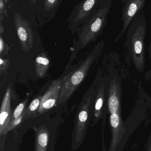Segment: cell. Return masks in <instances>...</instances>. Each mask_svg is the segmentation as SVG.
I'll return each mask as SVG.
<instances>
[{"mask_svg":"<svg viewBox=\"0 0 151 151\" xmlns=\"http://www.w3.org/2000/svg\"><path fill=\"white\" fill-rule=\"evenodd\" d=\"M9 62L6 60H4L2 59L1 58H0V66H1V72L4 71L5 69H7L9 66L8 63Z\"/></svg>","mask_w":151,"mask_h":151,"instance_id":"cell-17","label":"cell"},{"mask_svg":"<svg viewBox=\"0 0 151 151\" xmlns=\"http://www.w3.org/2000/svg\"><path fill=\"white\" fill-rule=\"evenodd\" d=\"M147 24L143 13L134 18L127 30L125 45L136 70L142 73L145 69V39Z\"/></svg>","mask_w":151,"mask_h":151,"instance_id":"cell-2","label":"cell"},{"mask_svg":"<svg viewBox=\"0 0 151 151\" xmlns=\"http://www.w3.org/2000/svg\"><path fill=\"white\" fill-rule=\"evenodd\" d=\"M27 99H28V98H27L23 102L20 104L18 105V106L16 107V109L13 112V114H12V119H14L19 118L25 111V109L26 105L27 103Z\"/></svg>","mask_w":151,"mask_h":151,"instance_id":"cell-15","label":"cell"},{"mask_svg":"<svg viewBox=\"0 0 151 151\" xmlns=\"http://www.w3.org/2000/svg\"><path fill=\"white\" fill-rule=\"evenodd\" d=\"M48 140V129L45 127H41L36 133L35 151H47Z\"/></svg>","mask_w":151,"mask_h":151,"instance_id":"cell-12","label":"cell"},{"mask_svg":"<svg viewBox=\"0 0 151 151\" xmlns=\"http://www.w3.org/2000/svg\"><path fill=\"white\" fill-rule=\"evenodd\" d=\"M33 4H35L37 0H30Z\"/></svg>","mask_w":151,"mask_h":151,"instance_id":"cell-23","label":"cell"},{"mask_svg":"<svg viewBox=\"0 0 151 151\" xmlns=\"http://www.w3.org/2000/svg\"><path fill=\"white\" fill-rule=\"evenodd\" d=\"M109 83L108 74L103 75L101 72L94 99V114L96 120L105 117L108 113Z\"/></svg>","mask_w":151,"mask_h":151,"instance_id":"cell-5","label":"cell"},{"mask_svg":"<svg viewBox=\"0 0 151 151\" xmlns=\"http://www.w3.org/2000/svg\"><path fill=\"white\" fill-rule=\"evenodd\" d=\"M121 1L123 5L121 16L122 28L120 33L115 39V42L118 41L127 30L133 19L144 8L146 0H121Z\"/></svg>","mask_w":151,"mask_h":151,"instance_id":"cell-6","label":"cell"},{"mask_svg":"<svg viewBox=\"0 0 151 151\" xmlns=\"http://www.w3.org/2000/svg\"><path fill=\"white\" fill-rule=\"evenodd\" d=\"M5 48H6V47H5V43H4L3 40L2 38L1 35V38H0V54H1V56L3 54L4 55V54Z\"/></svg>","mask_w":151,"mask_h":151,"instance_id":"cell-18","label":"cell"},{"mask_svg":"<svg viewBox=\"0 0 151 151\" xmlns=\"http://www.w3.org/2000/svg\"><path fill=\"white\" fill-rule=\"evenodd\" d=\"M11 90H6L2 102L0 113V136L5 134L7 129L12 119V114L11 106Z\"/></svg>","mask_w":151,"mask_h":151,"instance_id":"cell-9","label":"cell"},{"mask_svg":"<svg viewBox=\"0 0 151 151\" xmlns=\"http://www.w3.org/2000/svg\"><path fill=\"white\" fill-rule=\"evenodd\" d=\"M62 0H40L37 10L38 18L43 23L50 21L54 17Z\"/></svg>","mask_w":151,"mask_h":151,"instance_id":"cell-11","label":"cell"},{"mask_svg":"<svg viewBox=\"0 0 151 151\" xmlns=\"http://www.w3.org/2000/svg\"><path fill=\"white\" fill-rule=\"evenodd\" d=\"M4 32V29L3 27L1 21V28H0V33H1V35Z\"/></svg>","mask_w":151,"mask_h":151,"instance_id":"cell-21","label":"cell"},{"mask_svg":"<svg viewBox=\"0 0 151 151\" xmlns=\"http://www.w3.org/2000/svg\"><path fill=\"white\" fill-rule=\"evenodd\" d=\"M104 0H82L73 9L67 19L68 27L72 32H77L78 28L88 20Z\"/></svg>","mask_w":151,"mask_h":151,"instance_id":"cell-4","label":"cell"},{"mask_svg":"<svg viewBox=\"0 0 151 151\" xmlns=\"http://www.w3.org/2000/svg\"><path fill=\"white\" fill-rule=\"evenodd\" d=\"M112 2L113 0H104L88 20L78 28L77 40L72 48L71 61L75 58L80 50L95 42L103 33Z\"/></svg>","mask_w":151,"mask_h":151,"instance_id":"cell-1","label":"cell"},{"mask_svg":"<svg viewBox=\"0 0 151 151\" xmlns=\"http://www.w3.org/2000/svg\"><path fill=\"white\" fill-rule=\"evenodd\" d=\"M25 111L19 118L12 119L11 122L10 123L9 127H8V129H7V133L8 131L10 130L11 129H12L13 128L15 127L16 126L20 124V122L22 121L23 117H24V116H25Z\"/></svg>","mask_w":151,"mask_h":151,"instance_id":"cell-16","label":"cell"},{"mask_svg":"<svg viewBox=\"0 0 151 151\" xmlns=\"http://www.w3.org/2000/svg\"><path fill=\"white\" fill-rule=\"evenodd\" d=\"M151 137V135H150ZM147 151H151V138L150 137L149 138V141L147 143Z\"/></svg>","mask_w":151,"mask_h":151,"instance_id":"cell-20","label":"cell"},{"mask_svg":"<svg viewBox=\"0 0 151 151\" xmlns=\"http://www.w3.org/2000/svg\"><path fill=\"white\" fill-rule=\"evenodd\" d=\"M14 24L21 49L23 51L27 52L33 47V33L30 24L19 13L15 14Z\"/></svg>","mask_w":151,"mask_h":151,"instance_id":"cell-7","label":"cell"},{"mask_svg":"<svg viewBox=\"0 0 151 151\" xmlns=\"http://www.w3.org/2000/svg\"><path fill=\"white\" fill-rule=\"evenodd\" d=\"M62 81V79L55 80L50 85L42 96L40 106L37 110L39 113L48 111L56 104L61 90Z\"/></svg>","mask_w":151,"mask_h":151,"instance_id":"cell-8","label":"cell"},{"mask_svg":"<svg viewBox=\"0 0 151 151\" xmlns=\"http://www.w3.org/2000/svg\"><path fill=\"white\" fill-rule=\"evenodd\" d=\"M144 80L151 81V69L146 72L144 74Z\"/></svg>","mask_w":151,"mask_h":151,"instance_id":"cell-19","label":"cell"},{"mask_svg":"<svg viewBox=\"0 0 151 151\" xmlns=\"http://www.w3.org/2000/svg\"><path fill=\"white\" fill-rule=\"evenodd\" d=\"M42 98V96H39L31 102L28 108L25 111V114H28H28H32L35 111L38 110V108L40 106V104Z\"/></svg>","mask_w":151,"mask_h":151,"instance_id":"cell-14","label":"cell"},{"mask_svg":"<svg viewBox=\"0 0 151 151\" xmlns=\"http://www.w3.org/2000/svg\"><path fill=\"white\" fill-rule=\"evenodd\" d=\"M105 46L103 40L97 43L77 69L62 79L61 89L56 104H63L72 96L87 76L93 64L103 52Z\"/></svg>","mask_w":151,"mask_h":151,"instance_id":"cell-3","label":"cell"},{"mask_svg":"<svg viewBox=\"0 0 151 151\" xmlns=\"http://www.w3.org/2000/svg\"><path fill=\"white\" fill-rule=\"evenodd\" d=\"M110 123L112 131L111 151H115L125 129L121 115L118 114L110 115Z\"/></svg>","mask_w":151,"mask_h":151,"instance_id":"cell-10","label":"cell"},{"mask_svg":"<svg viewBox=\"0 0 151 151\" xmlns=\"http://www.w3.org/2000/svg\"><path fill=\"white\" fill-rule=\"evenodd\" d=\"M49 64V60L45 53H42L36 57L35 61V72L38 77L42 78L46 75Z\"/></svg>","mask_w":151,"mask_h":151,"instance_id":"cell-13","label":"cell"},{"mask_svg":"<svg viewBox=\"0 0 151 151\" xmlns=\"http://www.w3.org/2000/svg\"><path fill=\"white\" fill-rule=\"evenodd\" d=\"M149 55H150V58L151 60V40L150 42V46H149Z\"/></svg>","mask_w":151,"mask_h":151,"instance_id":"cell-22","label":"cell"}]
</instances>
